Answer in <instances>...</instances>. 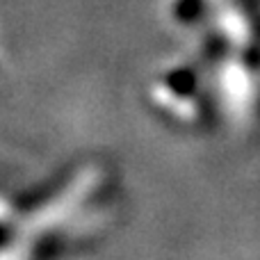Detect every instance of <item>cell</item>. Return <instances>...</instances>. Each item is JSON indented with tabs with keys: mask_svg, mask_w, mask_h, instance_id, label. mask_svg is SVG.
Returning <instances> with one entry per match:
<instances>
[{
	"mask_svg": "<svg viewBox=\"0 0 260 260\" xmlns=\"http://www.w3.org/2000/svg\"><path fill=\"white\" fill-rule=\"evenodd\" d=\"M201 5L203 0H165L167 14L174 23L178 25H187L194 18L201 14Z\"/></svg>",
	"mask_w": 260,
	"mask_h": 260,
	"instance_id": "2",
	"label": "cell"
},
{
	"mask_svg": "<svg viewBox=\"0 0 260 260\" xmlns=\"http://www.w3.org/2000/svg\"><path fill=\"white\" fill-rule=\"evenodd\" d=\"M151 99L178 121H197L201 103L197 96V78L187 67L167 69L151 85Z\"/></svg>",
	"mask_w": 260,
	"mask_h": 260,
	"instance_id": "1",
	"label": "cell"
}]
</instances>
